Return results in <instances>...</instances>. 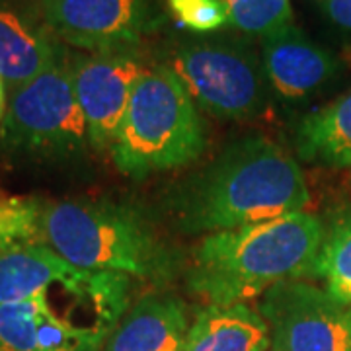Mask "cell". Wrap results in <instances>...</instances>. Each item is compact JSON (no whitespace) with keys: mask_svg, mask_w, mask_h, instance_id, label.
Segmentation results:
<instances>
[{"mask_svg":"<svg viewBox=\"0 0 351 351\" xmlns=\"http://www.w3.org/2000/svg\"><path fill=\"white\" fill-rule=\"evenodd\" d=\"M322 18L351 49V0H318Z\"/></svg>","mask_w":351,"mask_h":351,"instance_id":"20","label":"cell"},{"mask_svg":"<svg viewBox=\"0 0 351 351\" xmlns=\"http://www.w3.org/2000/svg\"><path fill=\"white\" fill-rule=\"evenodd\" d=\"M164 66L184 84L201 112L217 119H254L267 108L271 92L262 57L244 39H189L172 51Z\"/></svg>","mask_w":351,"mask_h":351,"instance_id":"6","label":"cell"},{"mask_svg":"<svg viewBox=\"0 0 351 351\" xmlns=\"http://www.w3.org/2000/svg\"><path fill=\"white\" fill-rule=\"evenodd\" d=\"M269 351H271V350H269Z\"/></svg>","mask_w":351,"mask_h":351,"instance_id":"25","label":"cell"},{"mask_svg":"<svg viewBox=\"0 0 351 351\" xmlns=\"http://www.w3.org/2000/svg\"><path fill=\"white\" fill-rule=\"evenodd\" d=\"M43 20L64 43L90 53L125 49L149 25L145 0H55Z\"/></svg>","mask_w":351,"mask_h":351,"instance_id":"9","label":"cell"},{"mask_svg":"<svg viewBox=\"0 0 351 351\" xmlns=\"http://www.w3.org/2000/svg\"><path fill=\"white\" fill-rule=\"evenodd\" d=\"M6 106H8V101H6V84H4V80L0 78V123H2V119H4Z\"/></svg>","mask_w":351,"mask_h":351,"instance_id":"21","label":"cell"},{"mask_svg":"<svg viewBox=\"0 0 351 351\" xmlns=\"http://www.w3.org/2000/svg\"><path fill=\"white\" fill-rule=\"evenodd\" d=\"M350 184H351V176H350Z\"/></svg>","mask_w":351,"mask_h":351,"instance_id":"24","label":"cell"},{"mask_svg":"<svg viewBox=\"0 0 351 351\" xmlns=\"http://www.w3.org/2000/svg\"><path fill=\"white\" fill-rule=\"evenodd\" d=\"M293 143L304 162L351 168V90L304 115L295 127Z\"/></svg>","mask_w":351,"mask_h":351,"instance_id":"14","label":"cell"},{"mask_svg":"<svg viewBox=\"0 0 351 351\" xmlns=\"http://www.w3.org/2000/svg\"><path fill=\"white\" fill-rule=\"evenodd\" d=\"M149 69L131 51H100L71 59L76 100L94 151H112L138 78Z\"/></svg>","mask_w":351,"mask_h":351,"instance_id":"8","label":"cell"},{"mask_svg":"<svg viewBox=\"0 0 351 351\" xmlns=\"http://www.w3.org/2000/svg\"><path fill=\"white\" fill-rule=\"evenodd\" d=\"M43 199L2 197L0 199V250L34 246L43 242Z\"/></svg>","mask_w":351,"mask_h":351,"instance_id":"17","label":"cell"},{"mask_svg":"<svg viewBox=\"0 0 351 351\" xmlns=\"http://www.w3.org/2000/svg\"><path fill=\"white\" fill-rule=\"evenodd\" d=\"M311 203L297 160L262 135L237 138L164 193V211L188 234H213L299 213Z\"/></svg>","mask_w":351,"mask_h":351,"instance_id":"1","label":"cell"},{"mask_svg":"<svg viewBox=\"0 0 351 351\" xmlns=\"http://www.w3.org/2000/svg\"><path fill=\"white\" fill-rule=\"evenodd\" d=\"M326 239L311 213L207 234L193 252L188 287L209 304H237L262 297L283 281L313 276Z\"/></svg>","mask_w":351,"mask_h":351,"instance_id":"2","label":"cell"},{"mask_svg":"<svg viewBox=\"0 0 351 351\" xmlns=\"http://www.w3.org/2000/svg\"><path fill=\"white\" fill-rule=\"evenodd\" d=\"M313 276L324 279L336 301L351 306V219L334 226L324 239Z\"/></svg>","mask_w":351,"mask_h":351,"instance_id":"16","label":"cell"},{"mask_svg":"<svg viewBox=\"0 0 351 351\" xmlns=\"http://www.w3.org/2000/svg\"><path fill=\"white\" fill-rule=\"evenodd\" d=\"M64 57L45 20L0 0V78L6 90L22 88Z\"/></svg>","mask_w":351,"mask_h":351,"instance_id":"11","label":"cell"},{"mask_svg":"<svg viewBox=\"0 0 351 351\" xmlns=\"http://www.w3.org/2000/svg\"><path fill=\"white\" fill-rule=\"evenodd\" d=\"M207 147V125L188 90L164 64L138 78L112 147L121 174L143 180L195 162Z\"/></svg>","mask_w":351,"mask_h":351,"instance_id":"4","label":"cell"},{"mask_svg":"<svg viewBox=\"0 0 351 351\" xmlns=\"http://www.w3.org/2000/svg\"><path fill=\"white\" fill-rule=\"evenodd\" d=\"M43 242L84 271H112L164 281L172 276V250L141 211L106 199H43Z\"/></svg>","mask_w":351,"mask_h":351,"instance_id":"3","label":"cell"},{"mask_svg":"<svg viewBox=\"0 0 351 351\" xmlns=\"http://www.w3.org/2000/svg\"><path fill=\"white\" fill-rule=\"evenodd\" d=\"M92 149L71 59L14 90L0 123V158L14 168H76Z\"/></svg>","mask_w":351,"mask_h":351,"instance_id":"5","label":"cell"},{"mask_svg":"<svg viewBox=\"0 0 351 351\" xmlns=\"http://www.w3.org/2000/svg\"><path fill=\"white\" fill-rule=\"evenodd\" d=\"M258 311L269 328L271 351H351L350 306L326 289L283 281L263 293Z\"/></svg>","mask_w":351,"mask_h":351,"instance_id":"7","label":"cell"},{"mask_svg":"<svg viewBox=\"0 0 351 351\" xmlns=\"http://www.w3.org/2000/svg\"><path fill=\"white\" fill-rule=\"evenodd\" d=\"M350 316H351V306H350Z\"/></svg>","mask_w":351,"mask_h":351,"instance_id":"23","label":"cell"},{"mask_svg":"<svg viewBox=\"0 0 351 351\" xmlns=\"http://www.w3.org/2000/svg\"><path fill=\"white\" fill-rule=\"evenodd\" d=\"M228 22L252 38H267L293 24L289 0H223Z\"/></svg>","mask_w":351,"mask_h":351,"instance_id":"18","label":"cell"},{"mask_svg":"<svg viewBox=\"0 0 351 351\" xmlns=\"http://www.w3.org/2000/svg\"><path fill=\"white\" fill-rule=\"evenodd\" d=\"M188 308L172 293H151L129 308L104 351H184Z\"/></svg>","mask_w":351,"mask_h":351,"instance_id":"12","label":"cell"},{"mask_svg":"<svg viewBox=\"0 0 351 351\" xmlns=\"http://www.w3.org/2000/svg\"><path fill=\"white\" fill-rule=\"evenodd\" d=\"M271 336L260 311L246 302L209 304L191 322L184 351H269Z\"/></svg>","mask_w":351,"mask_h":351,"instance_id":"13","label":"cell"},{"mask_svg":"<svg viewBox=\"0 0 351 351\" xmlns=\"http://www.w3.org/2000/svg\"><path fill=\"white\" fill-rule=\"evenodd\" d=\"M76 271L45 244L0 250V304L25 301Z\"/></svg>","mask_w":351,"mask_h":351,"instance_id":"15","label":"cell"},{"mask_svg":"<svg viewBox=\"0 0 351 351\" xmlns=\"http://www.w3.org/2000/svg\"><path fill=\"white\" fill-rule=\"evenodd\" d=\"M260 57L269 92L287 104L308 101L341 73L338 57L306 38L295 24L263 38Z\"/></svg>","mask_w":351,"mask_h":351,"instance_id":"10","label":"cell"},{"mask_svg":"<svg viewBox=\"0 0 351 351\" xmlns=\"http://www.w3.org/2000/svg\"><path fill=\"white\" fill-rule=\"evenodd\" d=\"M176 20L197 34L217 32L228 24V12L223 0H168Z\"/></svg>","mask_w":351,"mask_h":351,"instance_id":"19","label":"cell"},{"mask_svg":"<svg viewBox=\"0 0 351 351\" xmlns=\"http://www.w3.org/2000/svg\"><path fill=\"white\" fill-rule=\"evenodd\" d=\"M39 4H41V6H43V8H45V6H49V4H53V2H55V0H38Z\"/></svg>","mask_w":351,"mask_h":351,"instance_id":"22","label":"cell"}]
</instances>
